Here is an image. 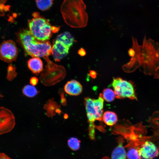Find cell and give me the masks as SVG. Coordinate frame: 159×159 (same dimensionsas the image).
<instances>
[{"label": "cell", "mask_w": 159, "mask_h": 159, "mask_svg": "<svg viewBox=\"0 0 159 159\" xmlns=\"http://www.w3.org/2000/svg\"><path fill=\"white\" fill-rule=\"evenodd\" d=\"M132 43L131 58L122 67L123 70L130 73L139 69L145 75L159 79V44L145 36L142 44L139 45L133 37Z\"/></svg>", "instance_id": "6da1fadb"}, {"label": "cell", "mask_w": 159, "mask_h": 159, "mask_svg": "<svg viewBox=\"0 0 159 159\" xmlns=\"http://www.w3.org/2000/svg\"><path fill=\"white\" fill-rule=\"evenodd\" d=\"M86 5L82 0H64L61 11L65 23L72 27L83 28L87 24Z\"/></svg>", "instance_id": "7a4b0ae2"}, {"label": "cell", "mask_w": 159, "mask_h": 159, "mask_svg": "<svg viewBox=\"0 0 159 159\" xmlns=\"http://www.w3.org/2000/svg\"><path fill=\"white\" fill-rule=\"evenodd\" d=\"M17 36L18 41L26 54L32 57H45L52 54L50 42L37 40L29 30L23 29L17 33Z\"/></svg>", "instance_id": "3957f363"}, {"label": "cell", "mask_w": 159, "mask_h": 159, "mask_svg": "<svg viewBox=\"0 0 159 159\" xmlns=\"http://www.w3.org/2000/svg\"><path fill=\"white\" fill-rule=\"evenodd\" d=\"M33 18L28 21L29 30L37 40L42 42L48 41L52 33L57 32L59 27L51 25L49 20L41 16L39 13L34 12Z\"/></svg>", "instance_id": "277c9868"}, {"label": "cell", "mask_w": 159, "mask_h": 159, "mask_svg": "<svg viewBox=\"0 0 159 159\" xmlns=\"http://www.w3.org/2000/svg\"><path fill=\"white\" fill-rule=\"evenodd\" d=\"M47 64L40 77L41 82L46 86L54 85L62 80L65 76L64 68L53 63L48 57H45Z\"/></svg>", "instance_id": "5b68a950"}, {"label": "cell", "mask_w": 159, "mask_h": 159, "mask_svg": "<svg viewBox=\"0 0 159 159\" xmlns=\"http://www.w3.org/2000/svg\"><path fill=\"white\" fill-rule=\"evenodd\" d=\"M112 85L117 98L137 100L133 83L131 81L123 80L120 77H114Z\"/></svg>", "instance_id": "8992f818"}, {"label": "cell", "mask_w": 159, "mask_h": 159, "mask_svg": "<svg viewBox=\"0 0 159 159\" xmlns=\"http://www.w3.org/2000/svg\"><path fill=\"white\" fill-rule=\"evenodd\" d=\"M15 125V117L12 112L7 108L0 107V135L10 132Z\"/></svg>", "instance_id": "52a82bcc"}, {"label": "cell", "mask_w": 159, "mask_h": 159, "mask_svg": "<svg viewBox=\"0 0 159 159\" xmlns=\"http://www.w3.org/2000/svg\"><path fill=\"white\" fill-rule=\"evenodd\" d=\"M18 54V48L13 41H4L0 45V58L4 61L10 63L15 61Z\"/></svg>", "instance_id": "ba28073f"}, {"label": "cell", "mask_w": 159, "mask_h": 159, "mask_svg": "<svg viewBox=\"0 0 159 159\" xmlns=\"http://www.w3.org/2000/svg\"><path fill=\"white\" fill-rule=\"evenodd\" d=\"M140 156L142 159H152L159 154L156 146L151 141L147 140L138 148Z\"/></svg>", "instance_id": "9c48e42d"}, {"label": "cell", "mask_w": 159, "mask_h": 159, "mask_svg": "<svg viewBox=\"0 0 159 159\" xmlns=\"http://www.w3.org/2000/svg\"><path fill=\"white\" fill-rule=\"evenodd\" d=\"M93 99L89 97L84 99V103L89 125H95L94 123L96 120L101 121L102 120V117L99 115L95 107Z\"/></svg>", "instance_id": "30bf717a"}, {"label": "cell", "mask_w": 159, "mask_h": 159, "mask_svg": "<svg viewBox=\"0 0 159 159\" xmlns=\"http://www.w3.org/2000/svg\"><path fill=\"white\" fill-rule=\"evenodd\" d=\"M69 47L61 42L55 40L52 48V54L56 62H59L66 57L69 53Z\"/></svg>", "instance_id": "8fae6325"}, {"label": "cell", "mask_w": 159, "mask_h": 159, "mask_svg": "<svg viewBox=\"0 0 159 159\" xmlns=\"http://www.w3.org/2000/svg\"><path fill=\"white\" fill-rule=\"evenodd\" d=\"M43 108L46 111V116L52 118L57 114L60 115L62 112L60 105H59L53 98L49 99L47 101L44 105Z\"/></svg>", "instance_id": "7c38bea8"}, {"label": "cell", "mask_w": 159, "mask_h": 159, "mask_svg": "<svg viewBox=\"0 0 159 159\" xmlns=\"http://www.w3.org/2000/svg\"><path fill=\"white\" fill-rule=\"evenodd\" d=\"M82 87L81 84L75 80L68 81L64 86V90L67 94L76 96L80 95L82 91Z\"/></svg>", "instance_id": "4fadbf2b"}, {"label": "cell", "mask_w": 159, "mask_h": 159, "mask_svg": "<svg viewBox=\"0 0 159 159\" xmlns=\"http://www.w3.org/2000/svg\"><path fill=\"white\" fill-rule=\"evenodd\" d=\"M29 69L35 74H38L43 70V65L41 60L37 57H33L27 62Z\"/></svg>", "instance_id": "5bb4252c"}, {"label": "cell", "mask_w": 159, "mask_h": 159, "mask_svg": "<svg viewBox=\"0 0 159 159\" xmlns=\"http://www.w3.org/2000/svg\"><path fill=\"white\" fill-rule=\"evenodd\" d=\"M148 122L153 134H159V110L152 114L148 118Z\"/></svg>", "instance_id": "9a60e30c"}, {"label": "cell", "mask_w": 159, "mask_h": 159, "mask_svg": "<svg viewBox=\"0 0 159 159\" xmlns=\"http://www.w3.org/2000/svg\"><path fill=\"white\" fill-rule=\"evenodd\" d=\"M118 141V145L112 152L111 159H126V155L123 145V139L119 138Z\"/></svg>", "instance_id": "2e32d148"}, {"label": "cell", "mask_w": 159, "mask_h": 159, "mask_svg": "<svg viewBox=\"0 0 159 159\" xmlns=\"http://www.w3.org/2000/svg\"><path fill=\"white\" fill-rule=\"evenodd\" d=\"M56 39L62 42L69 48L72 46L75 41L73 36L67 32L58 35Z\"/></svg>", "instance_id": "e0dca14e"}, {"label": "cell", "mask_w": 159, "mask_h": 159, "mask_svg": "<svg viewBox=\"0 0 159 159\" xmlns=\"http://www.w3.org/2000/svg\"><path fill=\"white\" fill-rule=\"evenodd\" d=\"M102 120L107 125L110 126L114 125L117 121L116 114L110 111L105 112L103 115Z\"/></svg>", "instance_id": "ac0fdd59"}, {"label": "cell", "mask_w": 159, "mask_h": 159, "mask_svg": "<svg viewBox=\"0 0 159 159\" xmlns=\"http://www.w3.org/2000/svg\"><path fill=\"white\" fill-rule=\"evenodd\" d=\"M39 92L34 86L26 85L22 89V93L25 96L29 98H32L36 96Z\"/></svg>", "instance_id": "d6986e66"}, {"label": "cell", "mask_w": 159, "mask_h": 159, "mask_svg": "<svg viewBox=\"0 0 159 159\" xmlns=\"http://www.w3.org/2000/svg\"><path fill=\"white\" fill-rule=\"evenodd\" d=\"M53 0H36L37 6L40 10L44 11L49 9L52 6Z\"/></svg>", "instance_id": "ffe728a7"}, {"label": "cell", "mask_w": 159, "mask_h": 159, "mask_svg": "<svg viewBox=\"0 0 159 159\" xmlns=\"http://www.w3.org/2000/svg\"><path fill=\"white\" fill-rule=\"evenodd\" d=\"M102 94L104 100L107 102L112 101L116 97L114 90L110 88L104 89Z\"/></svg>", "instance_id": "44dd1931"}, {"label": "cell", "mask_w": 159, "mask_h": 159, "mask_svg": "<svg viewBox=\"0 0 159 159\" xmlns=\"http://www.w3.org/2000/svg\"><path fill=\"white\" fill-rule=\"evenodd\" d=\"M80 141L75 137H71L67 141L68 145L72 150L76 151L78 150L80 146Z\"/></svg>", "instance_id": "7402d4cb"}, {"label": "cell", "mask_w": 159, "mask_h": 159, "mask_svg": "<svg viewBox=\"0 0 159 159\" xmlns=\"http://www.w3.org/2000/svg\"><path fill=\"white\" fill-rule=\"evenodd\" d=\"M128 159H140L138 148L133 147L128 151L127 154Z\"/></svg>", "instance_id": "603a6c76"}, {"label": "cell", "mask_w": 159, "mask_h": 159, "mask_svg": "<svg viewBox=\"0 0 159 159\" xmlns=\"http://www.w3.org/2000/svg\"><path fill=\"white\" fill-rule=\"evenodd\" d=\"M15 68L11 64L9 65L8 67V73L7 78L9 81H11L16 76Z\"/></svg>", "instance_id": "cb8c5ba5"}, {"label": "cell", "mask_w": 159, "mask_h": 159, "mask_svg": "<svg viewBox=\"0 0 159 159\" xmlns=\"http://www.w3.org/2000/svg\"><path fill=\"white\" fill-rule=\"evenodd\" d=\"M58 93L60 97V103L63 106L67 105V100L65 94V92L62 89H60L58 91Z\"/></svg>", "instance_id": "d4e9b609"}, {"label": "cell", "mask_w": 159, "mask_h": 159, "mask_svg": "<svg viewBox=\"0 0 159 159\" xmlns=\"http://www.w3.org/2000/svg\"><path fill=\"white\" fill-rule=\"evenodd\" d=\"M38 79L35 77H31L30 80V84L34 86L36 85L38 83Z\"/></svg>", "instance_id": "484cf974"}, {"label": "cell", "mask_w": 159, "mask_h": 159, "mask_svg": "<svg viewBox=\"0 0 159 159\" xmlns=\"http://www.w3.org/2000/svg\"><path fill=\"white\" fill-rule=\"evenodd\" d=\"M97 72L93 70H90L89 72V75L93 79H95L97 77Z\"/></svg>", "instance_id": "4316f807"}, {"label": "cell", "mask_w": 159, "mask_h": 159, "mask_svg": "<svg viewBox=\"0 0 159 159\" xmlns=\"http://www.w3.org/2000/svg\"><path fill=\"white\" fill-rule=\"evenodd\" d=\"M78 54L82 57L85 56L86 54V52L85 50L82 48H80L78 52Z\"/></svg>", "instance_id": "83f0119b"}, {"label": "cell", "mask_w": 159, "mask_h": 159, "mask_svg": "<svg viewBox=\"0 0 159 159\" xmlns=\"http://www.w3.org/2000/svg\"><path fill=\"white\" fill-rule=\"evenodd\" d=\"M0 159H11L9 157L3 153H0Z\"/></svg>", "instance_id": "f1b7e54d"}, {"label": "cell", "mask_w": 159, "mask_h": 159, "mask_svg": "<svg viewBox=\"0 0 159 159\" xmlns=\"http://www.w3.org/2000/svg\"><path fill=\"white\" fill-rule=\"evenodd\" d=\"M10 7L11 6L9 5L5 6L3 9L4 11L6 12L9 11Z\"/></svg>", "instance_id": "f546056e"}, {"label": "cell", "mask_w": 159, "mask_h": 159, "mask_svg": "<svg viewBox=\"0 0 159 159\" xmlns=\"http://www.w3.org/2000/svg\"><path fill=\"white\" fill-rule=\"evenodd\" d=\"M153 138H155V139H157V140L158 141V144L159 146V134H153Z\"/></svg>", "instance_id": "4dcf8cb0"}, {"label": "cell", "mask_w": 159, "mask_h": 159, "mask_svg": "<svg viewBox=\"0 0 159 159\" xmlns=\"http://www.w3.org/2000/svg\"><path fill=\"white\" fill-rule=\"evenodd\" d=\"M8 20L9 21H10L13 23L14 22V18L11 16H9V18Z\"/></svg>", "instance_id": "1f68e13d"}, {"label": "cell", "mask_w": 159, "mask_h": 159, "mask_svg": "<svg viewBox=\"0 0 159 159\" xmlns=\"http://www.w3.org/2000/svg\"><path fill=\"white\" fill-rule=\"evenodd\" d=\"M5 15V14L3 10L0 9V16H4Z\"/></svg>", "instance_id": "d6a6232c"}, {"label": "cell", "mask_w": 159, "mask_h": 159, "mask_svg": "<svg viewBox=\"0 0 159 159\" xmlns=\"http://www.w3.org/2000/svg\"><path fill=\"white\" fill-rule=\"evenodd\" d=\"M7 0H0V4H4Z\"/></svg>", "instance_id": "836d02e7"}, {"label": "cell", "mask_w": 159, "mask_h": 159, "mask_svg": "<svg viewBox=\"0 0 159 159\" xmlns=\"http://www.w3.org/2000/svg\"><path fill=\"white\" fill-rule=\"evenodd\" d=\"M12 15H13V17L14 18H16L17 16L16 14L15 13H13Z\"/></svg>", "instance_id": "e575fe53"}, {"label": "cell", "mask_w": 159, "mask_h": 159, "mask_svg": "<svg viewBox=\"0 0 159 159\" xmlns=\"http://www.w3.org/2000/svg\"><path fill=\"white\" fill-rule=\"evenodd\" d=\"M68 115L67 114H65L64 116V118L65 119H67L68 117Z\"/></svg>", "instance_id": "d590c367"}, {"label": "cell", "mask_w": 159, "mask_h": 159, "mask_svg": "<svg viewBox=\"0 0 159 159\" xmlns=\"http://www.w3.org/2000/svg\"><path fill=\"white\" fill-rule=\"evenodd\" d=\"M101 159H110L109 158L105 156L102 158Z\"/></svg>", "instance_id": "8d00e7d4"}]
</instances>
